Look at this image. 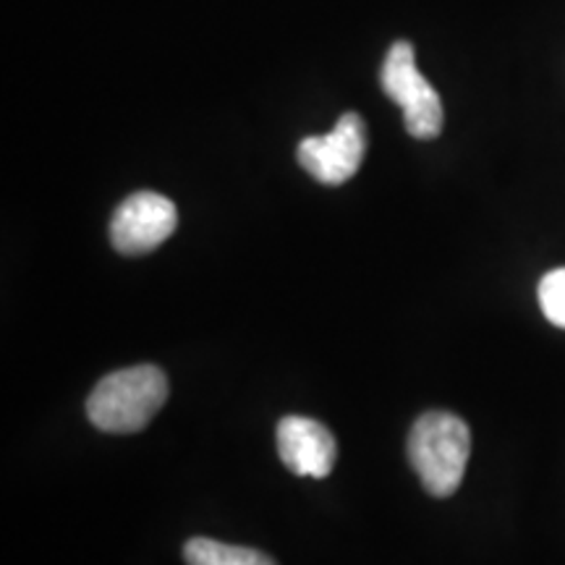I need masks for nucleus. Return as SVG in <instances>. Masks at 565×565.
I'll return each instance as SVG.
<instances>
[{"instance_id": "1", "label": "nucleus", "mask_w": 565, "mask_h": 565, "mask_svg": "<svg viewBox=\"0 0 565 565\" xmlns=\"http://www.w3.org/2000/svg\"><path fill=\"white\" fill-rule=\"evenodd\" d=\"M168 398V380L154 364H139L103 377L89 393L87 416L97 429L131 435L145 429Z\"/></svg>"}, {"instance_id": "2", "label": "nucleus", "mask_w": 565, "mask_h": 565, "mask_svg": "<svg viewBox=\"0 0 565 565\" xmlns=\"http://www.w3.org/2000/svg\"><path fill=\"white\" fill-rule=\"evenodd\" d=\"M471 456L469 424L450 412H427L408 435V461L433 498H450L463 482Z\"/></svg>"}, {"instance_id": "3", "label": "nucleus", "mask_w": 565, "mask_h": 565, "mask_svg": "<svg viewBox=\"0 0 565 565\" xmlns=\"http://www.w3.org/2000/svg\"><path fill=\"white\" fill-rule=\"evenodd\" d=\"M383 92L404 110L406 131L416 139H435L443 131V100L433 84L419 74L414 61V45L398 40L385 55L380 71Z\"/></svg>"}, {"instance_id": "4", "label": "nucleus", "mask_w": 565, "mask_h": 565, "mask_svg": "<svg viewBox=\"0 0 565 565\" xmlns=\"http://www.w3.org/2000/svg\"><path fill=\"white\" fill-rule=\"evenodd\" d=\"M179 225V210L168 196L137 192L126 196L110 221L113 249L126 257L150 254L173 236Z\"/></svg>"}, {"instance_id": "5", "label": "nucleus", "mask_w": 565, "mask_h": 565, "mask_svg": "<svg viewBox=\"0 0 565 565\" xmlns=\"http://www.w3.org/2000/svg\"><path fill=\"white\" fill-rule=\"evenodd\" d=\"M366 152V126L362 116L345 113L324 137H307L299 145L301 168L324 186H341L359 171Z\"/></svg>"}, {"instance_id": "6", "label": "nucleus", "mask_w": 565, "mask_h": 565, "mask_svg": "<svg viewBox=\"0 0 565 565\" xmlns=\"http://www.w3.org/2000/svg\"><path fill=\"white\" fill-rule=\"evenodd\" d=\"M278 456L296 477L324 479L335 466L338 445L324 424L307 416H286L278 424Z\"/></svg>"}, {"instance_id": "7", "label": "nucleus", "mask_w": 565, "mask_h": 565, "mask_svg": "<svg viewBox=\"0 0 565 565\" xmlns=\"http://www.w3.org/2000/svg\"><path fill=\"white\" fill-rule=\"evenodd\" d=\"M183 561L186 565H278L259 550L225 545V542L207 540V536L189 540L183 547Z\"/></svg>"}, {"instance_id": "8", "label": "nucleus", "mask_w": 565, "mask_h": 565, "mask_svg": "<svg viewBox=\"0 0 565 565\" xmlns=\"http://www.w3.org/2000/svg\"><path fill=\"white\" fill-rule=\"evenodd\" d=\"M540 307L555 328L565 330V267H557L542 278Z\"/></svg>"}]
</instances>
